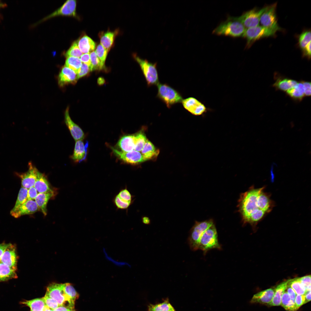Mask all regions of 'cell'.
I'll return each instance as SVG.
<instances>
[{"label": "cell", "instance_id": "obj_1", "mask_svg": "<svg viewBox=\"0 0 311 311\" xmlns=\"http://www.w3.org/2000/svg\"><path fill=\"white\" fill-rule=\"evenodd\" d=\"M265 188L253 187L241 196L240 210L245 223L256 225L274 207L275 203L270 194L265 191Z\"/></svg>", "mask_w": 311, "mask_h": 311}, {"label": "cell", "instance_id": "obj_2", "mask_svg": "<svg viewBox=\"0 0 311 311\" xmlns=\"http://www.w3.org/2000/svg\"><path fill=\"white\" fill-rule=\"evenodd\" d=\"M246 29L240 22L234 19V17H229L227 20L221 22L213 30V33L234 38L243 37Z\"/></svg>", "mask_w": 311, "mask_h": 311}, {"label": "cell", "instance_id": "obj_3", "mask_svg": "<svg viewBox=\"0 0 311 311\" xmlns=\"http://www.w3.org/2000/svg\"><path fill=\"white\" fill-rule=\"evenodd\" d=\"M64 284L52 283L47 288L45 295L56 300L59 306L71 309H74L75 302L65 293Z\"/></svg>", "mask_w": 311, "mask_h": 311}, {"label": "cell", "instance_id": "obj_4", "mask_svg": "<svg viewBox=\"0 0 311 311\" xmlns=\"http://www.w3.org/2000/svg\"><path fill=\"white\" fill-rule=\"evenodd\" d=\"M157 97L163 101L168 108L174 105L182 102L183 100L181 94L166 84L159 83L157 85Z\"/></svg>", "mask_w": 311, "mask_h": 311}, {"label": "cell", "instance_id": "obj_5", "mask_svg": "<svg viewBox=\"0 0 311 311\" xmlns=\"http://www.w3.org/2000/svg\"><path fill=\"white\" fill-rule=\"evenodd\" d=\"M133 57L140 66L147 86L157 85L159 82L157 63L150 62L141 58L136 54L133 55Z\"/></svg>", "mask_w": 311, "mask_h": 311}, {"label": "cell", "instance_id": "obj_6", "mask_svg": "<svg viewBox=\"0 0 311 311\" xmlns=\"http://www.w3.org/2000/svg\"><path fill=\"white\" fill-rule=\"evenodd\" d=\"M220 249L217 234L213 224L203 233L199 241L198 249L202 250L205 254L208 251L213 249Z\"/></svg>", "mask_w": 311, "mask_h": 311}, {"label": "cell", "instance_id": "obj_7", "mask_svg": "<svg viewBox=\"0 0 311 311\" xmlns=\"http://www.w3.org/2000/svg\"><path fill=\"white\" fill-rule=\"evenodd\" d=\"M277 31L261 26L246 29L243 37L246 40V48H249L257 40L274 36Z\"/></svg>", "mask_w": 311, "mask_h": 311}, {"label": "cell", "instance_id": "obj_8", "mask_svg": "<svg viewBox=\"0 0 311 311\" xmlns=\"http://www.w3.org/2000/svg\"><path fill=\"white\" fill-rule=\"evenodd\" d=\"M214 223L212 220L202 222L196 221L190 230L188 242L190 249L195 251L198 249L199 241L201 236L208 228Z\"/></svg>", "mask_w": 311, "mask_h": 311}, {"label": "cell", "instance_id": "obj_9", "mask_svg": "<svg viewBox=\"0 0 311 311\" xmlns=\"http://www.w3.org/2000/svg\"><path fill=\"white\" fill-rule=\"evenodd\" d=\"M266 7L267 6L260 9L255 8L244 12L239 17L234 18L240 22L246 29L256 27L259 25L261 15Z\"/></svg>", "mask_w": 311, "mask_h": 311}, {"label": "cell", "instance_id": "obj_10", "mask_svg": "<svg viewBox=\"0 0 311 311\" xmlns=\"http://www.w3.org/2000/svg\"><path fill=\"white\" fill-rule=\"evenodd\" d=\"M277 3L267 6L260 17L259 23L261 26L271 29L276 31L281 30L279 26L276 14Z\"/></svg>", "mask_w": 311, "mask_h": 311}, {"label": "cell", "instance_id": "obj_11", "mask_svg": "<svg viewBox=\"0 0 311 311\" xmlns=\"http://www.w3.org/2000/svg\"><path fill=\"white\" fill-rule=\"evenodd\" d=\"M134 200V196L131 194L127 186H126L114 196L112 202L117 210H126L127 211Z\"/></svg>", "mask_w": 311, "mask_h": 311}, {"label": "cell", "instance_id": "obj_12", "mask_svg": "<svg viewBox=\"0 0 311 311\" xmlns=\"http://www.w3.org/2000/svg\"><path fill=\"white\" fill-rule=\"evenodd\" d=\"M76 1L75 0L67 1L57 10L43 18L39 23L59 16L76 17Z\"/></svg>", "mask_w": 311, "mask_h": 311}, {"label": "cell", "instance_id": "obj_13", "mask_svg": "<svg viewBox=\"0 0 311 311\" xmlns=\"http://www.w3.org/2000/svg\"><path fill=\"white\" fill-rule=\"evenodd\" d=\"M181 103L184 108L194 115H201L207 111L204 105L193 97L183 99Z\"/></svg>", "mask_w": 311, "mask_h": 311}, {"label": "cell", "instance_id": "obj_14", "mask_svg": "<svg viewBox=\"0 0 311 311\" xmlns=\"http://www.w3.org/2000/svg\"><path fill=\"white\" fill-rule=\"evenodd\" d=\"M111 148L117 157L127 163L134 164L146 161L140 152L134 150L130 152H124L120 151L113 147H111Z\"/></svg>", "mask_w": 311, "mask_h": 311}, {"label": "cell", "instance_id": "obj_15", "mask_svg": "<svg viewBox=\"0 0 311 311\" xmlns=\"http://www.w3.org/2000/svg\"><path fill=\"white\" fill-rule=\"evenodd\" d=\"M26 172L18 175L21 179L22 187L27 189L34 186L39 172L31 162L29 163Z\"/></svg>", "mask_w": 311, "mask_h": 311}, {"label": "cell", "instance_id": "obj_16", "mask_svg": "<svg viewBox=\"0 0 311 311\" xmlns=\"http://www.w3.org/2000/svg\"><path fill=\"white\" fill-rule=\"evenodd\" d=\"M39 210L35 200H27L14 211H10V214L16 218L22 215L33 214Z\"/></svg>", "mask_w": 311, "mask_h": 311}, {"label": "cell", "instance_id": "obj_17", "mask_svg": "<svg viewBox=\"0 0 311 311\" xmlns=\"http://www.w3.org/2000/svg\"><path fill=\"white\" fill-rule=\"evenodd\" d=\"M65 121L71 135L75 141L82 140L85 137L84 134L81 128L71 119L69 113V108L65 112Z\"/></svg>", "mask_w": 311, "mask_h": 311}, {"label": "cell", "instance_id": "obj_18", "mask_svg": "<svg viewBox=\"0 0 311 311\" xmlns=\"http://www.w3.org/2000/svg\"><path fill=\"white\" fill-rule=\"evenodd\" d=\"M77 80L76 73L65 66L62 68L58 77V84L61 87L75 83Z\"/></svg>", "mask_w": 311, "mask_h": 311}, {"label": "cell", "instance_id": "obj_19", "mask_svg": "<svg viewBox=\"0 0 311 311\" xmlns=\"http://www.w3.org/2000/svg\"><path fill=\"white\" fill-rule=\"evenodd\" d=\"M0 261V262L16 269L17 256L14 245L10 244L3 253Z\"/></svg>", "mask_w": 311, "mask_h": 311}, {"label": "cell", "instance_id": "obj_20", "mask_svg": "<svg viewBox=\"0 0 311 311\" xmlns=\"http://www.w3.org/2000/svg\"><path fill=\"white\" fill-rule=\"evenodd\" d=\"M274 292V289L272 288L261 291L253 295L250 302L251 303H259L268 305L271 301Z\"/></svg>", "mask_w": 311, "mask_h": 311}, {"label": "cell", "instance_id": "obj_21", "mask_svg": "<svg viewBox=\"0 0 311 311\" xmlns=\"http://www.w3.org/2000/svg\"><path fill=\"white\" fill-rule=\"evenodd\" d=\"M77 41L78 46L83 53L90 54L95 49V42L86 35L80 37Z\"/></svg>", "mask_w": 311, "mask_h": 311}, {"label": "cell", "instance_id": "obj_22", "mask_svg": "<svg viewBox=\"0 0 311 311\" xmlns=\"http://www.w3.org/2000/svg\"><path fill=\"white\" fill-rule=\"evenodd\" d=\"M34 187L39 193H52L54 191L45 175L39 172Z\"/></svg>", "mask_w": 311, "mask_h": 311}, {"label": "cell", "instance_id": "obj_23", "mask_svg": "<svg viewBox=\"0 0 311 311\" xmlns=\"http://www.w3.org/2000/svg\"><path fill=\"white\" fill-rule=\"evenodd\" d=\"M117 146L124 152H128L134 150L135 144L134 135L124 136L119 140Z\"/></svg>", "mask_w": 311, "mask_h": 311}, {"label": "cell", "instance_id": "obj_24", "mask_svg": "<svg viewBox=\"0 0 311 311\" xmlns=\"http://www.w3.org/2000/svg\"><path fill=\"white\" fill-rule=\"evenodd\" d=\"M117 32L107 31L99 34L100 44L108 52L113 45Z\"/></svg>", "mask_w": 311, "mask_h": 311}, {"label": "cell", "instance_id": "obj_25", "mask_svg": "<svg viewBox=\"0 0 311 311\" xmlns=\"http://www.w3.org/2000/svg\"><path fill=\"white\" fill-rule=\"evenodd\" d=\"M53 195V193L50 192L39 193L35 199L39 210L44 216L47 214V206L48 202Z\"/></svg>", "mask_w": 311, "mask_h": 311}, {"label": "cell", "instance_id": "obj_26", "mask_svg": "<svg viewBox=\"0 0 311 311\" xmlns=\"http://www.w3.org/2000/svg\"><path fill=\"white\" fill-rule=\"evenodd\" d=\"M289 280L284 282L278 285L274 289V293L273 299L268 305L271 306L280 305L282 296L288 286Z\"/></svg>", "mask_w": 311, "mask_h": 311}, {"label": "cell", "instance_id": "obj_27", "mask_svg": "<svg viewBox=\"0 0 311 311\" xmlns=\"http://www.w3.org/2000/svg\"><path fill=\"white\" fill-rule=\"evenodd\" d=\"M16 270L0 262V282L16 278Z\"/></svg>", "mask_w": 311, "mask_h": 311}, {"label": "cell", "instance_id": "obj_28", "mask_svg": "<svg viewBox=\"0 0 311 311\" xmlns=\"http://www.w3.org/2000/svg\"><path fill=\"white\" fill-rule=\"evenodd\" d=\"M21 303L29 307L30 311H44L46 306L43 297L24 300L21 301Z\"/></svg>", "mask_w": 311, "mask_h": 311}, {"label": "cell", "instance_id": "obj_29", "mask_svg": "<svg viewBox=\"0 0 311 311\" xmlns=\"http://www.w3.org/2000/svg\"><path fill=\"white\" fill-rule=\"evenodd\" d=\"M298 83L297 81L292 79L280 78L276 81L273 86L278 90L287 91L296 86Z\"/></svg>", "mask_w": 311, "mask_h": 311}, {"label": "cell", "instance_id": "obj_30", "mask_svg": "<svg viewBox=\"0 0 311 311\" xmlns=\"http://www.w3.org/2000/svg\"><path fill=\"white\" fill-rule=\"evenodd\" d=\"M75 142L73 153L71 157L74 162H77L84 158L85 155V149L82 140H78Z\"/></svg>", "mask_w": 311, "mask_h": 311}, {"label": "cell", "instance_id": "obj_31", "mask_svg": "<svg viewBox=\"0 0 311 311\" xmlns=\"http://www.w3.org/2000/svg\"><path fill=\"white\" fill-rule=\"evenodd\" d=\"M288 95L295 100H301L305 96L304 88L301 82L298 83L296 86L287 91Z\"/></svg>", "mask_w": 311, "mask_h": 311}, {"label": "cell", "instance_id": "obj_32", "mask_svg": "<svg viewBox=\"0 0 311 311\" xmlns=\"http://www.w3.org/2000/svg\"><path fill=\"white\" fill-rule=\"evenodd\" d=\"M141 151L146 161L156 156L159 152L152 143L147 139Z\"/></svg>", "mask_w": 311, "mask_h": 311}, {"label": "cell", "instance_id": "obj_33", "mask_svg": "<svg viewBox=\"0 0 311 311\" xmlns=\"http://www.w3.org/2000/svg\"><path fill=\"white\" fill-rule=\"evenodd\" d=\"M280 305L287 311H296L298 309L295 301L291 299L285 291L282 296Z\"/></svg>", "mask_w": 311, "mask_h": 311}, {"label": "cell", "instance_id": "obj_34", "mask_svg": "<svg viewBox=\"0 0 311 311\" xmlns=\"http://www.w3.org/2000/svg\"><path fill=\"white\" fill-rule=\"evenodd\" d=\"M82 64V62L79 58L70 56L67 57L65 66L72 69L77 73L80 68Z\"/></svg>", "mask_w": 311, "mask_h": 311}, {"label": "cell", "instance_id": "obj_35", "mask_svg": "<svg viewBox=\"0 0 311 311\" xmlns=\"http://www.w3.org/2000/svg\"><path fill=\"white\" fill-rule=\"evenodd\" d=\"M288 285L294 290L297 295H304L306 292L298 278L289 280Z\"/></svg>", "mask_w": 311, "mask_h": 311}, {"label": "cell", "instance_id": "obj_36", "mask_svg": "<svg viewBox=\"0 0 311 311\" xmlns=\"http://www.w3.org/2000/svg\"><path fill=\"white\" fill-rule=\"evenodd\" d=\"M90 54L91 63V71L95 70L100 71L104 69L105 67L101 63L95 51H94L92 52Z\"/></svg>", "mask_w": 311, "mask_h": 311}, {"label": "cell", "instance_id": "obj_37", "mask_svg": "<svg viewBox=\"0 0 311 311\" xmlns=\"http://www.w3.org/2000/svg\"><path fill=\"white\" fill-rule=\"evenodd\" d=\"M28 189L22 187L18 193L15 206L11 211H14L18 208L27 200Z\"/></svg>", "mask_w": 311, "mask_h": 311}, {"label": "cell", "instance_id": "obj_38", "mask_svg": "<svg viewBox=\"0 0 311 311\" xmlns=\"http://www.w3.org/2000/svg\"><path fill=\"white\" fill-rule=\"evenodd\" d=\"M135 148L134 150L140 152L142 149L147 140L145 134L140 132L134 135Z\"/></svg>", "mask_w": 311, "mask_h": 311}, {"label": "cell", "instance_id": "obj_39", "mask_svg": "<svg viewBox=\"0 0 311 311\" xmlns=\"http://www.w3.org/2000/svg\"><path fill=\"white\" fill-rule=\"evenodd\" d=\"M311 42V31L307 30L302 32L298 37V43L300 47L303 49Z\"/></svg>", "mask_w": 311, "mask_h": 311}, {"label": "cell", "instance_id": "obj_40", "mask_svg": "<svg viewBox=\"0 0 311 311\" xmlns=\"http://www.w3.org/2000/svg\"><path fill=\"white\" fill-rule=\"evenodd\" d=\"M82 54L83 53L79 49L76 41L72 43L65 55L66 57L72 56L79 58Z\"/></svg>", "mask_w": 311, "mask_h": 311}, {"label": "cell", "instance_id": "obj_41", "mask_svg": "<svg viewBox=\"0 0 311 311\" xmlns=\"http://www.w3.org/2000/svg\"><path fill=\"white\" fill-rule=\"evenodd\" d=\"M149 311H173L175 310L171 305L168 302H165L149 307Z\"/></svg>", "mask_w": 311, "mask_h": 311}, {"label": "cell", "instance_id": "obj_42", "mask_svg": "<svg viewBox=\"0 0 311 311\" xmlns=\"http://www.w3.org/2000/svg\"><path fill=\"white\" fill-rule=\"evenodd\" d=\"M64 290L66 294L75 301L79 297L78 293L71 284L67 283L64 284Z\"/></svg>", "mask_w": 311, "mask_h": 311}, {"label": "cell", "instance_id": "obj_43", "mask_svg": "<svg viewBox=\"0 0 311 311\" xmlns=\"http://www.w3.org/2000/svg\"><path fill=\"white\" fill-rule=\"evenodd\" d=\"M95 51L101 63L105 66V62L108 52L100 43L98 45Z\"/></svg>", "mask_w": 311, "mask_h": 311}, {"label": "cell", "instance_id": "obj_44", "mask_svg": "<svg viewBox=\"0 0 311 311\" xmlns=\"http://www.w3.org/2000/svg\"><path fill=\"white\" fill-rule=\"evenodd\" d=\"M43 298L45 305L53 310L60 306L56 300L48 296L45 295Z\"/></svg>", "mask_w": 311, "mask_h": 311}, {"label": "cell", "instance_id": "obj_45", "mask_svg": "<svg viewBox=\"0 0 311 311\" xmlns=\"http://www.w3.org/2000/svg\"><path fill=\"white\" fill-rule=\"evenodd\" d=\"M90 71H91L90 67L88 65L82 63L80 68L77 73V79L86 75Z\"/></svg>", "mask_w": 311, "mask_h": 311}, {"label": "cell", "instance_id": "obj_46", "mask_svg": "<svg viewBox=\"0 0 311 311\" xmlns=\"http://www.w3.org/2000/svg\"><path fill=\"white\" fill-rule=\"evenodd\" d=\"M298 278L305 288L306 291L311 290V276L310 275L299 278Z\"/></svg>", "mask_w": 311, "mask_h": 311}, {"label": "cell", "instance_id": "obj_47", "mask_svg": "<svg viewBox=\"0 0 311 311\" xmlns=\"http://www.w3.org/2000/svg\"><path fill=\"white\" fill-rule=\"evenodd\" d=\"M38 192L34 186L28 189L27 193V200H33L35 199L38 194Z\"/></svg>", "mask_w": 311, "mask_h": 311}, {"label": "cell", "instance_id": "obj_48", "mask_svg": "<svg viewBox=\"0 0 311 311\" xmlns=\"http://www.w3.org/2000/svg\"><path fill=\"white\" fill-rule=\"evenodd\" d=\"M295 301L296 306L298 309L302 305L305 304V295H296Z\"/></svg>", "mask_w": 311, "mask_h": 311}, {"label": "cell", "instance_id": "obj_49", "mask_svg": "<svg viewBox=\"0 0 311 311\" xmlns=\"http://www.w3.org/2000/svg\"><path fill=\"white\" fill-rule=\"evenodd\" d=\"M80 59L82 62L88 65L90 69L91 63L90 54H83Z\"/></svg>", "mask_w": 311, "mask_h": 311}, {"label": "cell", "instance_id": "obj_50", "mask_svg": "<svg viewBox=\"0 0 311 311\" xmlns=\"http://www.w3.org/2000/svg\"><path fill=\"white\" fill-rule=\"evenodd\" d=\"M304 88L305 96H309L311 95V83L308 81H302Z\"/></svg>", "mask_w": 311, "mask_h": 311}, {"label": "cell", "instance_id": "obj_51", "mask_svg": "<svg viewBox=\"0 0 311 311\" xmlns=\"http://www.w3.org/2000/svg\"><path fill=\"white\" fill-rule=\"evenodd\" d=\"M303 56L308 59L311 58V42H310L302 50Z\"/></svg>", "mask_w": 311, "mask_h": 311}, {"label": "cell", "instance_id": "obj_52", "mask_svg": "<svg viewBox=\"0 0 311 311\" xmlns=\"http://www.w3.org/2000/svg\"><path fill=\"white\" fill-rule=\"evenodd\" d=\"M286 289H287V291L286 292L290 297L292 299L295 300L297 294L294 290L288 285Z\"/></svg>", "mask_w": 311, "mask_h": 311}, {"label": "cell", "instance_id": "obj_53", "mask_svg": "<svg viewBox=\"0 0 311 311\" xmlns=\"http://www.w3.org/2000/svg\"><path fill=\"white\" fill-rule=\"evenodd\" d=\"M10 244V243L7 244L5 243H2L0 244V259L3 253Z\"/></svg>", "mask_w": 311, "mask_h": 311}, {"label": "cell", "instance_id": "obj_54", "mask_svg": "<svg viewBox=\"0 0 311 311\" xmlns=\"http://www.w3.org/2000/svg\"><path fill=\"white\" fill-rule=\"evenodd\" d=\"M305 296V304L311 300V290L307 291L304 294Z\"/></svg>", "mask_w": 311, "mask_h": 311}, {"label": "cell", "instance_id": "obj_55", "mask_svg": "<svg viewBox=\"0 0 311 311\" xmlns=\"http://www.w3.org/2000/svg\"><path fill=\"white\" fill-rule=\"evenodd\" d=\"M141 219L143 223L145 224L149 225L151 223L150 219L148 217L143 216L142 217Z\"/></svg>", "mask_w": 311, "mask_h": 311}, {"label": "cell", "instance_id": "obj_56", "mask_svg": "<svg viewBox=\"0 0 311 311\" xmlns=\"http://www.w3.org/2000/svg\"><path fill=\"white\" fill-rule=\"evenodd\" d=\"M71 310L63 306H60L53 310V311H70Z\"/></svg>", "mask_w": 311, "mask_h": 311}, {"label": "cell", "instance_id": "obj_57", "mask_svg": "<svg viewBox=\"0 0 311 311\" xmlns=\"http://www.w3.org/2000/svg\"><path fill=\"white\" fill-rule=\"evenodd\" d=\"M44 311H53V310L45 306Z\"/></svg>", "mask_w": 311, "mask_h": 311}, {"label": "cell", "instance_id": "obj_58", "mask_svg": "<svg viewBox=\"0 0 311 311\" xmlns=\"http://www.w3.org/2000/svg\"><path fill=\"white\" fill-rule=\"evenodd\" d=\"M3 5L0 2V7H2Z\"/></svg>", "mask_w": 311, "mask_h": 311}, {"label": "cell", "instance_id": "obj_59", "mask_svg": "<svg viewBox=\"0 0 311 311\" xmlns=\"http://www.w3.org/2000/svg\"><path fill=\"white\" fill-rule=\"evenodd\" d=\"M70 311H75V310H74V309H71Z\"/></svg>", "mask_w": 311, "mask_h": 311}, {"label": "cell", "instance_id": "obj_60", "mask_svg": "<svg viewBox=\"0 0 311 311\" xmlns=\"http://www.w3.org/2000/svg\"><path fill=\"white\" fill-rule=\"evenodd\" d=\"M175 311V310H174V311Z\"/></svg>", "mask_w": 311, "mask_h": 311}, {"label": "cell", "instance_id": "obj_61", "mask_svg": "<svg viewBox=\"0 0 311 311\" xmlns=\"http://www.w3.org/2000/svg\"></svg>", "mask_w": 311, "mask_h": 311}]
</instances>
